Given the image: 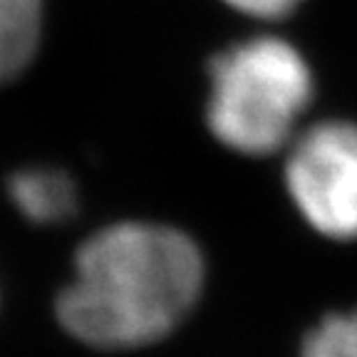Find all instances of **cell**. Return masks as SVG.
<instances>
[{"mask_svg": "<svg viewBox=\"0 0 357 357\" xmlns=\"http://www.w3.org/2000/svg\"><path fill=\"white\" fill-rule=\"evenodd\" d=\"M301 357H357V307L323 315L303 337Z\"/></svg>", "mask_w": 357, "mask_h": 357, "instance_id": "obj_6", "label": "cell"}, {"mask_svg": "<svg viewBox=\"0 0 357 357\" xmlns=\"http://www.w3.org/2000/svg\"><path fill=\"white\" fill-rule=\"evenodd\" d=\"M283 184L298 216L318 236L357 241V124L323 119L285 146Z\"/></svg>", "mask_w": 357, "mask_h": 357, "instance_id": "obj_3", "label": "cell"}, {"mask_svg": "<svg viewBox=\"0 0 357 357\" xmlns=\"http://www.w3.org/2000/svg\"><path fill=\"white\" fill-rule=\"evenodd\" d=\"M206 283V261L184 231L122 221L79 245L57 320L75 340L134 350L164 340L189 318Z\"/></svg>", "mask_w": 357, "mask_h": 357, "instance_id": "obj_1", "label": "cell"}, {"mask_svg": "<svg viewBox=\"0 0 357 357\" xmlns=\"http://www.w3.org/2000/svg\"><path fill=\"white\" fill-rule=\"evenodd\" d=\"M315 97L305 55L278 35H256L221 50L208 65L206 124L236 154L285 151Z\"/></svg>", "mask_w": 357, "mask_h": 357, "instance_id": "obj_2", "label": "cell"}, {"mask_svg": "<svg viewBox=\"0 0 357 357\" xmlns=\"http://www.w3.org/2000/svg\"><path fill=\"white\" fill-rule=\"evenodd\" d=\"M45 0H0V84L33 62L43 35Z\"/></svg>", "mask_w": 357, "mask_h": 357, "instance_id": "obj_5", "label": "cell"}, {"mask_svg": "<svg viewBox=\"0 0 357 357\" xmlns=\"http://www.w3.org/2000/svg\"><path fill=\"white\" fill-rule=\"evenodd\" d=\"M13 204L35 223L65 221L77 206L73 178L57 169H22L8 184Z\"/></svg>", "mask_w": 357, "mask_h": 357, "instance_id": "obj_4", "label": "cell"}, {"mask_svg": "<svg viewBox=\"0 0 357 357\" xmlns=\"http://www.w3.org/2000/svg\"><path fill=\"white\" fill-rule=\"evenodd\" d=\"M223 3L241 15L253 17V20L275 22L293 15L305 0H223Z\"/></svg>", "mask_w": 357, "mask_h": 357, "instance_id": "obj_7", "label": "cell"}]
</instances>
